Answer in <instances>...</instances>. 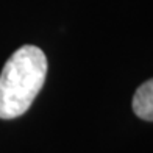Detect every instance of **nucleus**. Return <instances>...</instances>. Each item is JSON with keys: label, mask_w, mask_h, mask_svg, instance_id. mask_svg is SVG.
Returning <instances> with one entry per match:
<instances>
[{"label": "nucleus", "mask_w": 153, "mask_h": 153, "mask_svg": "<svg viewBox=\"0 0 153 153\" xmlns=\"http://www.w3.org/2000/svg\"><path fill=\"white\" fill-rule=\"evenodd\" d=\"M47 76V58L36 45H24L8 58L0 74V119L28 111Z\"/></svg>", "instance_id": "1"}, {"label": "nucleus", "mask_w": 153, "mask_h": 153, "mask_svg": "<svg viewBox=\"0 0 153 153\" xmlns=\"http://www.w3.org/2000/svg\"><path fill=\"white\" fill-rule=\"evenodd\" d=\"M133 111L139 119L153 122V78L142 83L134 92Z\"/></svg>", "instance_id": "2"}]
</instances>
